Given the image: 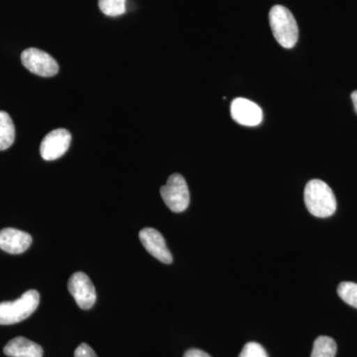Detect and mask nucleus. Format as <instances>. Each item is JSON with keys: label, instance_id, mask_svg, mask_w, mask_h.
<instances>
[{"label": "nucleus", "instance_id": "f257e3e1", "mask_svg": "<svg viewBox=\"0 0 357 357\" xmlns=\"http://www.w3.org/2000/svg\"><path fill=\"white\" fill-rule=\"evenodd\" d=\"M304 198L307 211L314 217H332L337 211L335 194L330 185L323 181H310L305 188Z\"/></svg>", "mask_w": 357, "mask_h": 357}, {"label": "nucleus", "instance_id": "f03ea898", "mask_svg": "<svg viewBox=\"0 0 357 357\" xmlns=\"http://www.w3.org/2000/svg\"><path fill=\"white\" fill-rule=\"evenodd\" d=\"M270 26L276 41L283 48L292 49L299 38V28L287 7L275 6L269 13Z\"/></svg>", "mask_w": 357, "mask_h": 357}, {"label": "nucleus", "instance_id": "7ed1b4c3", "mask_svg": "<svg viewBox=\"0 0 357 357\" xmlns=\"http://www.w3.org/2000/svg\"><path fill=\"white\" fill-rule=\"evenodd\" d=\"M39 303L40 295L36 290L27 291L13 302L0 303V325H14L24 321L36 311Z\"/></svg>", "mask_w": 357, "mask_h": 357}, {"label": "nucleus", "instance_id": "20e7f679", "mask_svg": "<svg viewBox=\"0 0 357 357\" xmlns=\"http://www.w3.org/2000/svg\"><path fill=\"white\" fill-rule=\"evenodd\" d=\"M166 206L174 213H182L190 204V192L185 178L180 174H173L167 184L160 190Z\"/></svg>", "mask_w": 357, "mask_h": 357}, {"label": "nucleus", "instance_id": "39448f33", "mask_svg": "<svg viewBox=\"0 0 357 357\" xmlns=\"http://www.w3.org/2000/svg\"><path fill=\"white\" fill-rule=\"evenodd\" d=\"M21 62L26 69L37 76L50 77L56 76L59 72L55 59L39 49H26L21 54Z\"/></svg>", "mask_w": 357, "mask_h": 357}, {"label": "nucleus", "instance_id": "423d86ee", "mask_svg": "<svg viewBox=\"0 0 357 357\" xmlns=\"http://www.w3.org/2000/svg\"><path fill=\"white\" fill-rule=\"evenodd\" d=\"M68 289L77 306L83 310H89L95 305L96 292L93 282L88 275L83 272H76L70 276Z\"/></svg>", "mask_w": 357, "mask_h": 357}, {"label": "nucleus", "instance_id": "0eeeda50", "mask_svg": "<svg viewBox=\"0 0 357 357\" xmlns=\"http://www.w3.org/2000/svg\"><path fill=\"white\" fill-rule=\"evenodd\" d=\"M72 135L67 129L59 128L45 136L40 146V154L46 161H53L62 157L68 151Z\"/></svg>", "mask_w": 357, "mask_h": 357}, {"label": "nucleus", "instance_id": "6e6552de", "mask_svg": "<svg viewBox=\"0 0 357 357\" xmlns=\"http://www.w3.org/2000/svg\"><path fill=\"white\" fill-rule=\"evenodd\" d=\"M230 114L234 121L244 126H257L263 121L261 107L248 98H237L232 100Z\"/></svg>", "mask_w": 357, "mask_h": 357}, {"label": "nucleus", "instance_id": "1a4fd4ad", "mask_svg": "<svg viewBox=\"0 0 357 357\" xmlns=\"http://www.w3.org/2000/svg\"><path fill=\"white\" fill-rule=\"evenodd\" d=\"M139 238L148 252L159 261L165 264H171L173 262L172 253L167 248L165 239L158 230L150 227L143 229L139 232Z\"/></svg>", "mask_w": 357, "mask_h": 357}, {"label": "nucleus", "instance_id": "9d476101", "mask_svg": "<svg viewBox=\"0 0 357 357\" xmlns=\"http://www.w3.org/2000/svg\"><path fill=\"white\" fill-rule=\"evenodd\" d=\"M32 237L27 232L15 229L0 230V249L10 255H21L30 248Z\"/></svg>", "mask_w": 357, "mask_h": 357}, {"label": "nucleus", "instance_id": "9b49d317", "mask_svg": "<svg viewBox=\"0 0 357 357\" xmlns=\"http://www.w3.org/2000/svg\"><path fill=\"white\" fill-rule=\"evenodd\" d=\"M4 354L9 357H43L41 345L23 337L11 340L3 349Z\"/></svg>", "mask_w": 357, "mask_h": 357}, {"label": "nucleus", "instance_id": "f8f14e48", "mask_svg": "<svg viewBox=\"0 0 357 357\" xmlns=\"http://www.w3.org/2000/svg\"><path fill=\"white\" fill-rule=\"evenodd\" d=\"M15 140V126L10 115L0 112V151L8 149Z\"/></svg>", "mask_w": 357, "mask_h": 357}, {"label": "nucleus", "instance_id": "ddd939ff", "mask_svg": "<svg viewBox=\"0 0 357 357\" xmlns=\"http://www.w3.org/2000/svg\"><path fill=\"white\" fill-rule=\"evenodd\" d=\"M337 349L335 340L321 335L314 340L311 357H335Z\"/></svg>", "mask_w": 357, "mask_h": 357}, {"label": "nucleus", "instance_id": "4468645a", "mask_svg": "<svg viewBox=\"0 0 357 357\" xmlns=\"http://www.w3.org/2000/svg\"><path fill=\"white\" fill-rule=\"evenodd\" d=\"M98 6L109 17H117L126 13V0H98Z\"/></svg>", "mask_w": 357, "mask_h": 357}, {"label": "nucleus", "instance_id": "2eb2a0df", "mask_svg": "<svg viewBox=\"0 0 357 357\" xmlns=\"http://www.w3.org/2000/svg\"><path fill=\"white\" fill-rule=\"evenodd\" d=\"M337 294L347 305L357 309V283L342 282L338 285Z\"/></svg>", "mask_w": 357, "mask_h": 357}, {"label": "nucleus", "instance_id": "dca6fc26", "mask_svg": "<svg viewBox=\"0 0 357 357\" xmlns=\"http://www.w3.org/2000/svg\"><path fill=\"white\" fill-rule=\"evenodd\" d=\"M239 357H268V354L261 344L251 342L244 345Z\"/></svg>", "mask_w": 357, "mask_h": 357}, {"label": "nucleus", "instance_id": "f3484780", "mask_svg": "<svg viewBox=\"0 0 357 357\" xmlns=\"http://www.w3.org/2000/svg\"><path fill=\"white\" fill-rule=\"evenodd\" d=\"M75 357H98V356L89 344H82L75 351Z\"/></svg>", "mask_w": 357, "mask_h": 357}, {"label": "nucleus", "instance_id": "a211bd4d", "mask_svg": "<svg viewBox=\"0 0 357 357\" xmlns=\"http://www.w3.org/2000/svg\"><path fill=\"white\" fill-rule=\"evenodd\" d=\"M184 357H211L210 354H206L201 349H192L185 352Z\"/></svg>", "mask_w": 357, "mask_h": 357}, {"label": "nucleus", "instance_id": "6ab92c4d", "mask_svg": "<svg viewBox=\"0 0 357 357\" xmlns=\"http://www.w3.org/2000/svg\"><path fill=\"white\" fill-rule=\"evenodd\" d=\"M351 100L352 103H354V110H356L357 114V91L351 93Z\"/></svg>", "mask_w": 357, "mask_h": 357}]
</instances>
